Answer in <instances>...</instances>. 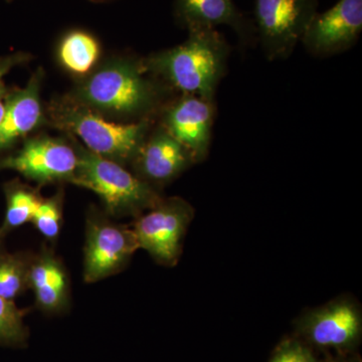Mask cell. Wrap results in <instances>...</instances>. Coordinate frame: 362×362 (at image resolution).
Instances as JSON below:
<instances>
[{
    "label": "cell",
    "mask_w": 362,
    "mask_h": 362,
    "mask_svg": "<svg viewBox=\"0 0 362 362\" xmlns=\"http://www.w3.org/2000/svg\"><path fill=\"white\" fill-rule=\"evenodd\" d=\"M295 337L324 356L356 354L361 341V304L350 295L304 311L295 321Z\"/></svg>",
    "instance_id": "cell-5"
},
{
    "label": "cell",
    "mask_w": 362,
    "mask_h": 362,
    "mask_svg": "<svg viewBox=\"0 0 362 362\" xmlns=\"http://www.w3.org/2000/svg\"><path fill=\"white\" fill-rule=\"evenodd\" d=\"M230 45L218 28L190 30L180 45L142 59L147 73L173 92L216 101L228 73Z\"/></svg>",
    "instance_id": "cell-2"
},
{
    "label": "cell",
    "mask_w": 362,
    "mask_h": 362,
    "mask_svg": "<svg viewBox=\"0 0 362 362\" xmlns=\"http://www.w3.org/2000/svg\"><path fill=\"white\" fill-rule=\"evenodd\" d=\"M216 112V101L180 95L168 101L157 117L159 125L201 163L209 153Z\"/></svg>",
    "instance_id": "cell-10"
},
{
    "label": "cell",
    "mask_w": 362,
    "mask_h": 362,
    "mask_svg": "<svg viewBox=\"0 0 362 362\" xmlns=\"http://www.w3.org/2000/svg\"><path fill=\"white\" fill-rule=\"evenodd\" d=\"M269 362H324L310 346L293 335L276 347Z\"/></svg>",
    "instance_id": "cell-21"
},
{
    "label": "cell",
    "mask_w": 362,
    "mask_h": 362,
    "mask_svg": "<svg viewBox=\"0 0 362 362\" xmlns=\"http://www.w3.org/2000/svg\"><path fill=\"white\" fill-rule=\"evenodd\" d=\"M85 233L83 277L89 284L122 272L140 249L132 226L115 223L95 206L88 209Z\"/></svg>",
    "instance_id": "cell-6"
},
{
    "label": "cell",
    "mask_w": 362,
    "mask_h": 362,
    "mask_svg": "<svg viewBox=\"0 0 362 362\" xmlns=\"http://www.w3.org/2000/svg\"><path fill=\"white\" fill-rule=\"evenodd\" d=\"M324 362H361V357L356 354H349V356H330L326 354L324 357Z\"/></svg>",
    "instance_id": "cell-23"
},
{
    "label": "cell",
    "mask_w": 362,
    "mask_h": 362,
    "mask_svg": "<svg viewBox=\"0 0 362 362\" xmlns=\"http://www.w3.org/2000/svg\"><path fill=\"white\" fill-rule=\"evenodd\" d=\"M194 213V207L182 197H163L156 206L134 218L131 226L140 249L148 252L159 265L176 266Z\"/></svg>",
    "instance_id": "cell-8"
},
{
    "label": "cell",
    "mask_w": 362,
    "mask_h": 362,
    "mask_svg": "<svg viewBox=\"0 0 362 362\" xmlns=\"http://www.w3.org/2000/svg\"><path fill=\"white\" fill-rule=\"evenodd\" d=\"M77 171L71 183L96 194L107 216L138 218L163 199L160 190L140 180L122 164L109 160L78 145Z\"/></svg>",
    "instance_id": "cell-4"
},
{
    "label": "cell",
    "mask_w": 362,
    "mask_h": 362,
    "mask_svg": "<svg viewBox=\"0 0 362 362\" xmlns=\"http://www.w3.org/2000/svg\"><path fill=\"white\" fill-rule=\"evenodd\" d=\"M25 313L14 301L0 296V345L16 349L28 345L30 330L25 323Z\"/></svg>",
    "instance_id": "cell-19"
},
{
    "label": "cell",
    "mask_w": 362,
    "mask_h": 362,
    "mask_svg": "<svg viewBox=\"0 0 362 362\" xmlns=\"http://www.w3.org/2000/svg\"><path fill=\"white\" fill-rule=\"evenodd\" d=\"M362 33V0H338L323 13H317L300 44L308 54L327 58L349 51Z\"/></svg>",
    "instance_id": "cell-11"
},
{
    "label": "cell",
    "mask_w": 362,
    "mask_h": 362,
    "mask_svg": "<svg viewBox=\"0 0 362 362\" xmlns=\"http://www.w3.org/2000/svg\"><path fill=\"white\" fill-rule=\"evenodd\" d=\"M30 59V54L25 52H16V54H7L0 57V123L4 114V99H6V87L4 84V78L16 66L26 63Z\"/></svg>",
    "instance_id": "cell-22"
},
{
    "label": "cell",
    "mask_w": 362,
    "mask_h": 362,
    "mask_svg": "<svg viewBox=\"0 0 362 362\" xmlns=\"http://www.w3.org/2000/svg\"><path fill=\"white\" fill-rule=\"evenodd\" d=\"M4 194L6 211L4 223L0 226V233L6 237L16 228L32 221L42 197L35 188L28 187L18 180L7 183Z\"/></svg>",
    "instance_id": "cell-17"
},
{
    "label": "cell",
    "mask_w": 362,
    "mask_h": 362,
    "mask_svg": "<svg viewBox=\"0 0 362 362\" xmlns=\"http://www.w3.org/2000/svg\"><path fill=\"white\" fill-rule=\"evenodd\" d=\"M44 71L39 69L25 87L7 90L4 114L0 123V152L13 148L21 139L45 122L40 101Z\"/></svg>",
    "instance_id": "cell-14"
},
{
    "label": "cell",
    "mask_w": 362,
    "mask_h": 362,
    "mask_svg": "<svg viewBox=\"0 0 362 362\" xmlns=\"http://www.w3.org/2000/svg\"><path fill=\"white\" fill-rule=\"evenodd\" d=\"M319 0H256L257 44L268 61L289 58L318 13Z\"/></svg>",
    "instance_id": "cell-7"
},
{
    "label": "cell",
    "mask_w": 362,
    "mask_h": 362,
    "mask_svg": "<svg viewBox=\"0 0 362 362\" xmlns=\"http://www.w3.org/2000/svg\"><path fill=\"white\" fill-rule=\"evenodd\" d=\"M28 290L35 306L45 314H61L70 305V280L65 265L52 249L44 247L33 254L28 272Z\"/></svg>",
    "instance_id": "cell-15"
},
{
    "label": "cell",
    "mask_w": 362,
    "mask_h": 362,
    "mask_svg": "<svg viewBox=\"0 0 362 362\" xmlns=\"http://www.w3.org/2000/svg\"><path fill=\"white\" fill-rule=\"evenodd\" d=\"M90 2H94V4H107V2L113 1V0H89Z\"/></svg>",
    "instance_id": "cell-25"
},
{
    "label": "cell",
    "mask_w": 362,
    "mask_h": 362,
    "mask_svg": "<svg viewBox=\"0 0 362 362\" xmlns=\"http://www.w3.org/2000/svg\"><path fill=\"white\" fill-rule=\"evenodd\" d=\"M78 154L75 140L64 138H30L16 153L0 158V170H13L40 187L71 183L77 171Z\"/></svg>",
    "instance_id": "cell-9"
},
{
    "label": "cell",
    "mask_w": 362,
    "mask_h": 362,
    "mask_svg": "<svg viewBox=\"0 0 362 362\" xmlns=\"http://www.w3.org/2000/svg\"><path fill=\"white\" fill-rule=\"evenodd\" d=\"M33 254L4 251L0 254V296L14 301L28 290V272Z\"/></svg>",
    "instance_id": "cell-18"
},
{
    "label": "cell",
    "mask_w": 362,
    "mask_h": 362,
    "mask_svg": "<svg viewBox=\"0 0 362 362\" xmlns=\"http://www.w3.org/2000/svg\"><path fill=\"white\" fill-rule=\"evenodd\" d=\"M64 190H59L56 194L42 199L33 214L30 223L39 230L40 235L49 242L58 239L63 226Z\"/></svg>",
    "instance_id": "cell-20"
},
{
    "label": "cell",
    "mask_w": 362,
    "mask_h": 362,
    "mask_svg": "<svg viewBox=\"0 0 362 362\" xmlns=\"http://www.w3.org/2000/svg\"><path fill=\"white\" fill-rule=\"evenodd\" d=\"M175 20L187 32L202 28H230L244 47L257 45L254 21L233 0H175Z\"/></svg>",
    "instance_id": "cell-13"
},
{
    "label": "cell",
    "mask_w": 362,
    "mask_h": 362,
    "mask_svg": "<svg viewBox=\"0 0 362 362\" xmlns=\"http://www.w3.org/2000/svg\"><path fill=\"white\" fill-rule=\"evenodd\" d=\"M194 164L192 154L157 124L150 130L130 166L140 180L160 190Z\"/></svg>",
    "instance_id": "cell-12"
},
{
    "label": "cell",
    "mask_w": 362,
    "mask_h": 362,
    "mask_svg": "<svg viewBox=\"0 0 362 362\" xmlns=\"http://www.w3.org/2000/svg\"><path fill=\"white\" fill-rule=\"evenodd\" d=\"M173 94L147 73L142 59H117L87 75L69 96L101 115L137 122L157 118Z\"/></svg>",
    "instance_id": "cell-1"
},
{
    "label": "cell",
    "mask_w": 362,
    "mask_h": 362,
    "mask_svg": "<svg viewBox=\"0 0 362 362\" xmlns=\"http://www.w3.org/2000/svg\"><path fill=\"white\" fill-rule=\"evenodd\" d=\"M4 235H2L1 233H0V254H1V252L4 251Z\"/></svg>",
    "instance_id": "cell-24"
},
{
    "label": "cell",
    "mask_w": 362,
    "mask_h": 362,
    "mask_svg": "<svg viewBox=\"0 0 362 362\" xmlns=\"http://www.w3.org/2000/svg\"><path fill=\"white\" fill-rule=\"evenodd\" d=\"M100 54L101 47L96 37L83 30H70L59 44V64L74 75H89Z\"/></svg>",
    "instance_id": "cell-16"
},
{
    "label": "cell",
    "mask_w": 362,
    "mask_h": 362,
    "mask_svg": "<svg viewBox=\"0 0 362 362\" xmlns=\"http://www.w3.org/2000/svg\"><path fill=\"white\" fill-rule=\"evenodd\" d=\"M45 121L80 138L93 153L124 166L132 164L153 127V120L112 122L70 96L52 100L45 111Z\"/></svg>",
    "instance_id": "cell-3"
}]
</instances>
